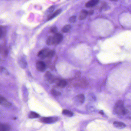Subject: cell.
<instances>
[{
  "instance_id": "obj_17",
  "label": "cell",
  "mask_w": 131,
  "mask_h": 131,
  "mask_svg": "<svg viewBox=\"0 0 131 131\" xmlns=\"http://www.w3.org/2000/svg\"><path fill=\"white\" fill-rule=\"evenodd\" d=\"M77 98L79 102L81 103H83L85 101V97L83 94H79L77 96Z\"/></svg>"
},
{
  "instance_id": "obj_1",
  "label": "cell",
  "mask_w": 131,
  "mask_h": 131,
  "mask_svg": "<svg viewBox=\"0 0 131 131\" xmlns=\"http://www.w3.org/2000/svg\"><path fill=\"white\" fill-rule=\"evenodd\" d=\"M114 110L115 114L119 116H123L126 113L124 104L122 101H119L116 102Z\"/></svg>"
},
{
  "instance_id": "obj_14",
  "label": "cell",
  "mask_w": 131,
  "mask_h": 131,
  "mask_svg": "<svg viewBox=\"0 0 131 131\" xmlns=\"http://www.w3.org/2000/svg\"><path fill=\"white\" fill-rule=\"evenodd\" d=\"M62 114L65 116L70 117H72L74 115V114L72 111H70L69 110H66V109L63 110V111H62Z\"/></svg>"
},
{
  "instance_id": "obj_3",
  "label": "cell",
  "mask_w": 131,
  "mask_h": 131,
  "mask_svg": "<svg viewBox=\"0 0 131 131\" xmlns=\"http://www.w3.org/2000/svg\"><path fill=\"white\" fill-rule=\"evenodd\" d=\"M50 50L48 49H44L40 51L38 54V56L40 58L44 59L46 57H48L49 53Z\"/></svg>"
},
{
  "instance_id": "obj_21",
  "label": "cell",
  "mask_w": 131,
  "mask_h": 131,
  "mask_svg": "<svg viewBox=\"0 0 131 131\" xmlns=\"http://www.w3.org/2000/svg\"><path fill=\"white\" fill-rule=\"evenodd\" d=\"M51 93L52 95L55 96H58L61 95V93L60 92H58L55 90H52L51 91Z\"/></svg>"
},
{
  "instance_id": "obj_13",
  "label": "cell",
  "mask_w": 131,
  "mask_h": 131,
  "mask_svg": "<svg viewBox=\"0 0 131 131\" xmlns=\"http://www.w3.org/2000/svg\"><path fill=\"white\" fill-rule=\"evenodd\" d=\"M10 128L9 126L6 124H1L0 126V131H9Z\"/></svg>"
},
{
  "instance_id": "obj_4",
  "label": "cell",
  "mask_w": 131,
  "mask_h": 131,
  "mask_svg": "<svg viewBox=\"0 0 131 131\" xmlns=\"http://www.w3.org/2000/svg\"><path fill=\"white\" fill-rule=\"evenodd\" d=\"M36 66L37 70L39 71L43 72L46 70V64L42 61H39L37 62Z\"/></svg>"
},
{
  "instance_id": "obj_20",
  "label": "cell",
  "mask_w": 131,
  "mask_h": 131,
  "mask_svg": "<svg viewBox=\"0 0 131 131\" xmlns=\"http://www.w3.org/2000/svg\"><path fill=\"white\" fill-rule=\"evenodd\" d=\"M6 33V30L5 28H4L3 27L1 26V38L4 37Z\"/></svg>"
},
{
  "instance_id": "obj_2",
  "label": "cell",
  "mask_w": 131,
  "mask_h": 131,
  "mask_svg": "<svg viewBox=\"0 0 131 131\" xmlns=\"http://www.w3.org/2000/svg\"><path fill=\"white\" fill-rule=\"evenodd\" d=\"M58 118L55 117H43L40 119L41 122L45 123H52L57 121Z\"/></svg>"
},
{
  "instance_id": "obj_19",
  "label": "cell",
  "mask_w": 131,
  "mask_h": 131,
  "mask_svg": "<svg viewBox=\"0 0 131 131\" xmlns=\"http://www.w3.org/2000/svg\"><path fill=\"white\" fill-rule=\"evenodd\" d=\"M19 64L21 66L22 68H25L27 65V63L24 60L21 59L20 60L19 62Z\"/></svg>"
},
{
  "instance_id": "obj_7",
  "label": "cell",
  "mask_w": 131,
  "mask_h": 131,
  "mask_svg": "<svg viewBox=\"0 0 131 131\" xmlns=\"http://www.w3.org/2000/svg\"><path fill=\"white\" fill-rule=\"evenodd\" d=\"M54 81H55V83H57L58 86L60 87H65L67 84V82L64 79H57L54 80Z\"/></svg>"
},
{
  "instance_id": "obj_22",
  "label": "cell",
  "mask_w": 131,
  "mask_h": 131,
  "mask_svg": "<svg viewBox=\"0 0 131 131\" xmlns=\"http://www.w3.org/2000/svg\"><path fill=\"white\" fill-rule=\"evenodd\" d=\"M50 31L52 32V33L56 34L57 33V32L58 31V29L57 27L56 26H53L50 28Z\"/></svg>"
},
{
  "instance_id": "obj_16",
  "label": "cell",
  "mask_w": 131,
  "mask_h": 131,
  "mask_svg": "<svg viewBox=\"0 0 131 131\" xmlns=\"http://www.w3.org/2000/svg\"><path fill=\"white\" fill-rule=\"evenodd\" d=\"M71 28V26L70 25H66L63 27L62 29V31L64 33H67L70 31Z\"/></svg>"
},
{
  "instance_id": "obj_11",
  "label": "cell",
  "mask_w": 131,
  "mask_h": 131,
  "mask_svg": "<svg viewBox=\"0 0 131 131\" xmlns=\"http://www.w3.org/2000/svg\"><path fill=\"white\" fill-rule=\"evenodd\" d=\"M0 101H0L1 104L2 105L6 106V107H9L11 105V104L9 102H8L4 97H1Z\"/></svg>"
},
{
  "instance_id": "obj_24",
  "label": "cell",
  "mask_w": 131,
  "mask_h": 131,
  "mask_svg": "<svg viewBox=\"0 0 131 131\" xmlns=\"http://www.w3.org/2000/svg\"><path fill=\"white\" fill-rule=\"evenodd\" d=\"M54 9H55V7L53 6H52L50 7L48 12L49 13L52 12L53 10H54Z\"/></svg>"
},
{
  "instance_id": "obj_15",
  "label": "cell",
  "mask_w": 131,
  "mask_h": 131,
  "mask_svg": "<svg viewBox=\"0 0 131 131\" xmlns=\"http://www.w3.org/2000/svg\"><path fill=\"white\" fill-rule=\"evenodd\" d=\"M39 115L38 114L33 111H31L29 115V117L31 119H35V118H39Z\"/></svg>"
},
{
  "instance_id": "obj_10",
  "label": "cell",
  "mask_w": 131,
  "mask_h": 131,
  "mask_svg": "<svg viewBox=\"0 0 131 131\" xmlns=\"http://www.w3.org/2000/svg\"><path fill=\"white\" fill-rule=\"evenodd\" d=\"M45 76L47 80L50 82H52L54 81V79L53 76L49 71H47L45 74Z\"/></svg>"
},
{
  "instance_id": "obj_6",
  "label": "cell",
  "mask_w": 131,
  "mask_h": 131,
  "mask_svg": "<svg viewBox=\"0 0 131 131\" xmlns=\"http://www.w3.org/2000/svg\"><path fill=\"white\" fill-rule=\"evenodd\" d=\"M99 0H90L85 4L86 7H92L95 6L99 3Z\"/></svg>"
},
{
  "instance_id": "obj_8",
  "label": "cell",
  "mask_w": 131,
  "mask_h": 131,
  "mask_svg": "<svg viewBox=\"0 0 131 131\" xmlns=\"http://www.w3.org/2000/svg\"><path fill=\"white\" fill-rule=\"evenodd\" d=\"M88 13H88V11H86V10H82L81 12H80V14L79 19L80 20H84L87 17Z\"/></svg>"
},
{
  "instance_id": "obj_25",
  "label": "cell",
  "mask_w": 131,
  "mask_h": 131,
  "mask_svg": "<svg viewBox=\"0 0 131 131\" xmlns=\"http://www.w3.org/2000/svg\"><path fill=\"white\" fill-rule=\"evenodd\" d=\"M112 1H117V0H112Z\"/></svg>"
},
{
  "instance_id": "obj_9",
  "label": "cell",
  "mask_w": 131,
  "mask_h": 131,
  "mask_svg": "<svg viewBox=\"0 0 131 131\" xmlns=\"http://www.w3.org/2000/svg\"><path fill=\"white\" fill-rule=\"evenodd\" d=\"M113 125L115 127L119 128H123L125 127V124L123 122H115L113 123Z\"/></svg>"
},
{
  "instance_id": "obj_12",
  "label": "cell",
  "mask_w": 131,
  "mask_h": 131,
  "mask_svg": "<svg viewBox=\"0 0 131 131\" xmlns=\"http://www.w3.org/2000/svg\"><path fill=\"white\" fill-rule=\"evenodd\" d=\"M62 10L61 9H59L57 10H56V11H55L54 12H53V13H52L50 16H49L48 18V20L49 21V20H51V19L55 17L56 16H57V15H58L59 14H60Z\"/></svg>"
},
{
  "instance_id": "obj_23",
  "label": "cell",
  "mask_w": 131,
  "mask_h": 131,
  "mask_svg": "<svg viewBox=\"0 0 131 131\" xmlns=\"http://www.w3.org/2000/svg\"><path fill=\"white\" fill-rule=\"evenodd\" d=\"M76 20V16H73L69 18V21L71 23H74L75 22Z\"/></svg>"
},
{
  "instance_id": "obj_5",
  "label": "cell",
  "mask_w": 131,
  "mask_h": 131,
  "mask_svg": "<svg viewBox=\"0 0 131 131\" xmlns=\"http://www.w3.org/2000/svg\"><path fill=\"white\" fill-rule=\"evenodd\" d=\"M63 36L62 34L57 33L53 36L54 44H58L61 42L63 40Z\"/></svg>"
},
{
  "instance_id": "obj_18",
  "label": "cell",
  "mask_w": 131,
  "mask_h": 131,
  "mask_svg": "<svg viewBox=\"0 0 131 131\" xmlns=\"http://www.w3.org/2000/svg\"><path fill=\"white\" fill-rule=\"evenodd\" d=\"M47 43L49 45H53L54 44V42H53V36H50L48 37L47 40Z\"/></svg>"
}]
</instances>
